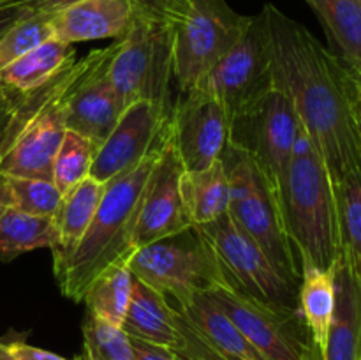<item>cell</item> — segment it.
Returning <instances> with one entry per match:
<instances>
[{"instance_id":"obj_1","label":"cell","mask_w":361,"mask_h":360,"mask_svg":"<svg viewBox=\"0 0 361 360\" xmlns=\"http://www.w3.org/2000/svg\"><path fill=\"white\" fill-rule=\"evenodd\" d=\"M263 13L275 87L291 101L334 182L361 172L358 78L312 32L274 4H267Z\"/></svg>"},{"instance_id":"obj_2","label":"cell","mask_w":361,"mask_h":360,"mask_svg":"<svg viewBox=\"0 0 361 360\" xmlns=\"http://www.w3.org/2000/svg\"><path fill=\"white\" fill-rule=\"evenodd\" d=\"M113 44L94 49L11 106L0 138V173L16 179L53 180V162L66 134V109L74 92L109 62Z\"/></svg>"},{"instance_id":"obj_3","label":"cell","mask_w":361,"mask_h":360,"mask_svg":"<svg viewBox=\"0 0 361 360\" xmlns=\"http://www.w3.org/2000/svg\"><path fill=\"white\" fill-rule=\"evenodd\" d=\"M277 196L302 270H331L342 254L337 193L323 155L303 127Z\"/></svg>"},{"instance_id":"obj_4","label":"cell","mask_w":361,"mask_h":360,"mask_svg":"<svg viewBox=\"0 0 361 360\" xmlns=\"http://www.w3.org/2000/svg\"><path fill=\"white\" fill-rule=\"evenodd\" d=\"M164 143L134 168L106 184L104 196L90 228L78 244L62 274L56 277L66 299L83 302L88 288L99 275L116 265L129 263L134 253V235L141 205Z\"/></svg>"},{"instance_id":"obj_5","label":"cell","mask_w":361,"mask_h":360,"mask_svg":"<svg viewBox=\"0 0 361 360\" xmlns=\"http://www.w3.org/2000/svg\"><path fill=\"white\" fill-rule=\"evenodd\" d=\"M222 162L229 176L228 215L231 221L259 246L286 281L300 286L302 265L286 232L275 187L256 161L231 141Z\"/></svg>"},{"instance_id":"obj_6","label":"cell","mask_w":361,"mask_h":360,"mask_svg":"<svg viewBox=\"0 0 361 360\" xmlns=\"http://www.w3.org/2000/svg\"><path fill=\"white\" fill-rule=\"evenodd\" d=\"M250 18L226 0H171L164 21L171 35L173 78L182 94L192 90L236 44Z\"/></svg>"},{"instance_id":"obj_7","label":"cell","mask_w":361,"mask_h":360,"mask_svg":"<svg viewBox=\"0 0 361 360\" xmlns=\"http://www.w3.org/2000/svg\"><path fill=\"white\" fill-rule=\"evenodd\" d=\"M108 78L126 109L136 101H152L173 112L171 35L164 20L136 13L126 34L113 42Z\"/></svg>"},{"instance_id":"obj_8","label":"cell","mask_w":361,"mask_h":360,"mask_svg":"<svg viewBox=\"0 0 361 360\" xmlns=\"http://www.w3.org/2000/svg\"><path fill=\"white\" fill-rule=\"evenodd\" d=\"M127 265L134 277L164 293L173 306L226 284L214 249L196 226L140 247Z\"/></svg>"},{"instance_id":"obj_9","label":"cell","mask_w":361,"mask_h":360,"mask_svg":"<svg viewBox=\"0 0 361 360\" xmlns=\"http://www.w3.org/2000/svg\"><path fill=\"white\" fill-rule=\"evenodd\" d=\"M196 228L214 249L226 286L268 306L300 311V286L286 281L228 214Z\"/></svg>"},{"instance_id":"obj_10","label":"cell","mask_w":361,"mask_h":360,"mask_svg":"<svg viewBox=\"0 0 361 360\" xmlns=\"http://www.w3.org/2000/svg\"><path fill=\"white\" fill-rule=\"evenodd\" d=\"M207 293L264 360H321L300 311H286L240 295L226 284Z\"/></svg>"},{"instance_id":"obj_11","label":"cell","mask_w":361,"mask_h":360,"mask_svg":"<svg viewBox=\"0 0 361 360\" xmlns=\"http://www.w3.org/2000/svg\"><path fill=\"white\" fill-rule=\"evenodd\" d=\"M196 87L204 88L219 99L228 113L229 124L275 87L263 9L250 18L242 37Z\"/></svg>"},{"instance_id":"obj_12","label":"cell","mask_w":361,"mask_h":360,"mask_svg":"<svg viewBox=\"0 0 361 360\" xmlns=\"http://www.w3.org/2000/svg\"><path fill=\"white\" fill-rule=\"evenodd\" d=\"M300 131L302 124L291 101L281 88L274 87L233 120L229 141L256 161L277 191Z\"/></svg>"},{"instance_id":"obj_13","label":"cell","mask_w":361,"mask_h":360,"mask_svg":"<svg viewBox=\"0 0 361 360\" xmlns=\"http://www.w3.org/2000/svg\"><path fill=\"white\" fill-rule=\"evenodd\" d=\"M229 124L224 106L201 87L185 92L169 116V141L183 172L207 169L221 161L229 143Z\"/></svg>"},{"instance_id":"obj_14","label":"cell","mask_w":361,"mask_h":360,"mask_svg":"<svg viewBox=\"0 0 361 360\" xmlns=\"http://www.w3.org/2000/svg\"><path fill=\"white\" fill-rule=\"evenodd\" d=\"M169 116L152 101H136L127 106L118 122L97 147L90 168L92 179L108 184L134 168L168 138Z\"/></svg>"},{"instance_id":"obj_15","label":"cell","mask_w":361,"mask_h":360,"mask_svg":"<svg viewBox=\"0 0 361 360\" xmlns=\"http://www.w3.org/2000/svg\"><path fill=\"white\" fill-rule=\"evenodd\" d=\"M182 173L183 168L168 134L141 205L134 235V251L192 228L180 193Z\"/></svg>"},{"instance_id":"obj_16","label":"cell","mask_w":361,"mask_h":360,"mask_svg":"<svg viewBox=\"0 0 361 360\" xmlns=\"http://www.w3.org/2000/svg\"><path fill=\"white\" fill-rule=\"evenodd\" d=\"M136 14L133 0H80L51 14L53 39L66 44L118 39Z\"/></svg>"},{"instance_id":"obj_17","label":"cell","mask_w":361,"mask_h":360,"mask_svg":"<svg viewBox=\"0 0 361 360\" xmlns=\"http://www.w3.org/2000/svg\"><path fill=\"white\" fill-rule=\"evenodd\" d=\"M335 309L321 360H361V279L341 254L334 267Z\"/></svg>"},{"instance_id":"obj_18","label":"cell","mask_w":361,"mask_h":360,"mask_svg":"<svg viewBox=\"0 0 361 360\" xmlns=\"http://www.w3.org/2000/svg\"><path fill=\"white\" fill-rule=\"evenodd\" d=\"M109 64V62H108ZM108 64L92 74L69 101L66 127L101 145L118 122L123 108L108 78Z\"/></svg>"},{"instance_id":"obj_19","label":"cell","mask_w":361,"mask_h":360,"mask_svg":"<svg viewBox=\"0 0 361 360\" xmlns=\"http://www.w3.org/2000/svg\"><path fill=\"white\" fill-rule=\"evenodd\" d=\"M122 330L129 337L180 349L183 344L182 332L176 321V309L168 296L141 279H133L130 304L123 320Z\"/></svg>"},{"instance_id":"obj_20","label":"cell","mask_w":361,"mask_h":360,"mask_svg":"<svg viewBox=\"0 0 361 360\" xmlns=\"http://www.w3.org/2000/svg\"><path fill=\"white\" fill-rule=\"evenodd\" d=\"M106 184L87 176L76 187L63 194L56 214L53 215L56 226L59 242L51 251L53 254V274L55 279L62 274L63 267L76 251L78 244L90 228L99 203L104 196Z\"/></svg>"},{"instance_id":"obj_21","label":"cell","mask_w":361,"mask_h":360,"mask_svg":"<svg viewBox=\"0 0 361 360\" xmlns=\"http://www.w3.org/2000/svg\"><path fill=\"white\" fill-rule=\"evenodd\" d=\"M173 307L226 360H264L231 318L204 292L194 293L185 304Z\"/></svg>"},{"instance_id":"obj_22","label":"cell","mask_w":361,"mask_h":360,"mask_svg":"<svg viewBox=\"0 0 361 360\" xmlns=\"http://www.w3.org/2000/svg\"><path fill=\"white\" fill-rule=\"evenodd\" d=\"M180 193L192 226H204L228 214L231 193L222 159L207 169L183 172Z\"/></svg>"},{"instance_id":"obj_23","label":"cell","mask_w":361,"mask_h":360,"mask_svg":"<svg viewBox=\"0 0 361 360\" xmlns=\"http://www.w3.org/2000/svg\"><path fill=\"white\" fill-rule=\"evenodd\" d=\"M73 62V44L49 39L4 67L0 71V81L14 94H27L44 85Z\"/></svg>"},{"instance_id":"obj_24","label":"cell","mask_w":361,"mask_h":360,"mask_svg":"<svg viewBox=\"0 0 361 360\" xmlns=\"http://www.w3.org/2000/svg\"><path fill=\"white\" fill-rule=\"evenodd\" d=\"M323 23L341 59L361 80V2L360 0H305Z\"/></svg>"},{"instance_id":"obj_25","label":"cell","mask_w":361,"mask_h":360,"mask_svg":"<svg viewBox=\"0 0 361 360\" xmlns=\"http://www.w3.org/2000/svg\"><path fill=\"white\" fill-rule=\"evenodd\" d=\"M55 219L46 215H32L9 207L0 215V261L7 263L14 258L34 249H55Z\"/></svg>"},{"instance_id":"obj_26","label":"cell","mask_w":361,"mask_h":360,"mask_svg":"<svg viewBox=\"0 0 361 360\" xmlns=\"http://www.w3.org/2000/svg\"><path fill=\"white\" fill-rule=\"evenodd\" d=\"M335 309V281L334 268H303L300 282V313L312 334L317 349L323 355L330 332Z\"/></svg>"},{"instance_id":"obj_27","label":"cell","mask_w":361,"mask_h":360,"mask_svg":"<svg viewBox=\"0 0 361 360\" xmlns=\"http://www.w3.org/2000/svg\"><path fill=\"white\" fill-rule=\"evenodd\" d=\"M133 279L129 265H116L99 275L83 299L88 316L122 328L130 304Z\"/></svg>"},{"instance_id":"obj_28","label":"cell","mask_w":361,"mask_h":360,"mask_svg":"<svg viewBox=\"0 0 361 360\" xmlns=\"http://www.w3.org/2000/svg\"><path fill=\"white\" fill-rule=\"evenodd\" d=\"M341 222L342 254L361 279V172L348 173L335 184Z\"/></svg>"},{"instance_id":"obj_29","label":"cell","mask_w":361,"mask_h":360,"mask_svg":"<svg viewBox=\"0 0 361 360\" xmlns=\"http://www.w3.org/2000/svg\"><path fill=\"white\" fill-rule=\"evenodd\" d=\"M95 152L97 145L94 141L74 131H66L53 162V182L60 193L67 194L81 180L90 176Z\"/></svg>"},{"instance_id":"obj_30","label":"cell","mask_w":361,"mask_h":360,"mask_svg":"<svg viewBox=\"0 0 361 360\" xmlns=\"http://www.w3.org/2000/svg\"><path fill=\"white\" fill-rule=\"evenodd\" d=\"M53 13H30L0 39V71L30 49L53 39Z\"/></svg>"},{"instance_id":"obj_31","label":"cell","mask_w":361,"mask_h":360,"mask_svg":"<svg viewBox=\"0 0 361 360\" xmlns=\"http://www.w3.org/2000/svg\"><path fill=\"white\" fill-rule=\"evenodd\" d=\"M85 360H136L130 337L118 327L85 318Z\"/></svg>"},{"instance_id":"obj_32","label":"cell","mask_w":361,"mask_h":360,"mask_svg":"<svg viewBox=\"0 0 361 360\" xmlns=\"http://www.w3.org/2000/svg\"><path fill=\"white\" fill-rule=\"evenodd\" d=\"M13 207L32 215L53 217L56 214L63 194L53 180L16 179L7 176Z\"/></svg>"},{"instance_id":"obj_33","label":"cell","mask_w":361,"mask_h":360,"mask_svg":"<svg viewBox=\"0 0 361 360\" xmlns=\"http://www.w3.org/2000/svg\"><path fill=\"white\" fill-rule=\"evenodd\" d=\"M0 360H85V359H66L62 355L37 348L25 341L23 337L6 335L0 337Z\"/></svg>"},{"instance_id":"obj_34","label":"cell","mask_w":361,"mask_h":360,"mask_svg":"<svg viewBox=\"0 0 361 360\" xmlns=\"http://www.w3.org/2000/svg\"><path fill=\"white\" fill-rule=\"evenodd\" d=\"M130 344H133L136 360H176L175 352L166 348V346L141 341L136 337H130Z\"/></svg>"},{"instance_id":"obj_35","label":"cell","mask_w":361,"mask_h":360,"mask_svg":"<svg viewBox=\"0 0 361 360\" xmlns=\"http://www.w3.org/2000/svg\"><path fill=\"white\" fill-rule=\"evenodd\" d=\"M32 11L25 9V7L18 6L11 0H0V39L6 35L9 28H13L18 21L23 20Z\"/></svg>"},{"instance_id":"obj_36","label":"cell","mask_w":361,"mask_h":360,"mask_svg":"<svg viewBox=\"0 0 361 360\" xmlns=\"http://www.w3.org/2000/svg\"><path fill=\"white\" fill-rule=\"evenodd\" d=\"M32 13H56L67 6L80 2V0H11Z\"/></svg>"},{"instance_id":"obj_37","label":"cell","mask_w":361,"mask_h":360,"mask_svg":"<svg viewBox=\"0 0 361 360\" xmlns=\"http://www.w3.org/2000/svg\"><path fill=\"white\" fill-rule=\"evenodd\" d=\"M133 2L134 7H136V13L157 18V20H164V14L171 0H133Z\"/></svg>"},{"instance_id":"obj_38","label":"cell","mask_w":361,"mask_h":360,"mask_svg":"<svg viewBox=\"0 0 361 360\" xmlns=\"http://www.w3.org/2000/svg\"><path fill=\"white\" fill-rule=\"evenodd\" d=\"M9 207H13L9 182H7V176L0 173V215H2Z\"/></svg>"},{"instance_id":"obj_39","label":"cell","mask_w":361,"mask_h":360,"mask_svg":"<svg viewBox=\"0 0 361 360\" xmlns=\"http://www.w3.org/2000/svg\"><path fill=\"white\" fill-rule=\"evenodd\" d=\"M18 97V94H14V92H11L9 88L6 87V85L0 81V109L2 108H9L11 104L14 102V99Z\"/></svg>"},{"instance_id":"obj_40","label":"cell","mask_w":361,"mask_h":360,"mask_svg":"<svg viewBox=\"0 0 361 360\" xmlns=\"http://www.w3.org/2000/svg\"><path fill=\"white\" fill-rule=\"evenodd\" d=\"M11 106H13V104H11ZM11 106H9V108H2V109H0V138H2L4 129H6V126H7V120H9Z\"/></svg>"},{"instance_id":"obj_41","label":"cell","mask_w":361,"mask_h":360,"mask_svg":"<svg viewBox=\"0 0 361 360\" xmlns=\"http://www.w3.org/2000/svg\"><path fill=\"white\" fill-rule=\"evenodd\" d=\"M358 126H360V136H361V83L358 87Z\"/></svg>"},{"instance_id":"obj_42","label":"cell","mask_w":361,"mask_h":360,"mask_svg":"<svg viewBox=\"0 0 361 360\" xmlns=\"http://www.w3.org/2000/svg\"><path fill=\"white\" fill-rule=\"evenodd\" d=\"M175 355H176V360H197V359H194V356L185 355V353H182V352H175Z\"/></svg>"},{"instance_id":"obj_43","label":"cell","mask_w":361,"mask_h":360,"mask_svg":"<svg viewBox=\"0 0 361 360\" xmlns=\"http://www.w3.org/2000/svg\"><path fill=\"white\" fill-rule=\"evenodd\" d=\"M358 81H360V83H361V80H358Z\"/></svg>"},{"instance_id":"obj_44","label":"cell","mask_w":361,"mask_h":360,"mask_svg":"<svg viewBox=\"0 0 361 360\" xmlns=\"http://www.w3.org/2000/svg\"><path fill=\"white\" fill-rule=\"evenodd\" d=\"M360 2H361V0H360Z\"/></svg>"}]
</instances>
